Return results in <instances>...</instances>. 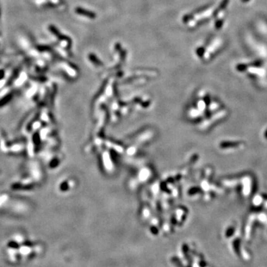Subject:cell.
Segmentation results:
<instances>
[{
    "instance_id": "cell-1",
    "label": "cell",
    "mask_w": 267,
    "mask_h": 267,
    "mask_svg": "<svg viewBox=\"0 0 267 267\" xmlns=\"http://www.w3.org/2000/svg\"><path fill=\"white\" fill-rule=\"evenodd\" d=\"M10 98H11V94H9L7 96H6L5 97L3 98L1 100H0V106H3L5 104H7L9 102V100H10Z\"/></svg>"
}]
</instances>
